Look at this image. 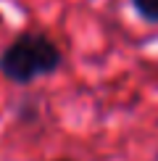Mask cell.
<instances>
[{
    "instance_id": "cell-2",
    "label": "cell",
    "mask_w": 158,
    "mask_h": 161,
    "mask_svg": "<svg viewBox=\"0 0 158 161\" xmlns=\"http://www.w3.org/2000/svg\"><path fill=\"white\" fill-rule=\"evenodd\" d=\"M134 13L148 24H158V0H129Z\"/></svg>"
},
{
    "instance_id": "cell-4",
    "label": "cell",
    "mask_w": 158,
    "mask_h": 161,
    "mask_svg": "<svg viewBox=\"0 0 158 161\" xmlns=\"http://www.w3.org/2000/svg\"><path fill=\"white\" fill-rule=\"evenodd\" d=\"M155 161H158V153H155Z\"/></svg>"
},
{
    "instance_id": "cell-3",
    "label": "cell",
    "mask_w": 158,
    "mask_h": 161,
    "mask_svg": "<svg viewBox=\"0 0 158 161\" xmlns=\"http://www.w3.org/2000/svg\"><path fill=\"white\" fill-rule=\"evenodd\" d=\"M55 161H74V158H55Z\"/></svg>"
},
{
    "instance_id": "cell-1",
    "label": "cell",
    "mask_w": 158,
    "mask_h": 161,
    "mask_svg": "<svg viewBox=\"0 0 158 161\" xmlns=\"http://www.w3.org/2000/svg\"><path fill=\"white\" fill-rule=\"evenodd\" d=\"M63 66V53L45 32H21L0 53V77L26 87L42 77H53Z\"/></svg>"
}]
</instances>
